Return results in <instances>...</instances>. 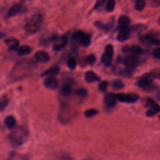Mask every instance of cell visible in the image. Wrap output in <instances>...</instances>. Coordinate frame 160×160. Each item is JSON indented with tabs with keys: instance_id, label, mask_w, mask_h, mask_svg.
<instances>
[{
	"instance_id": "8",
	"label": "cell",
	"mask_w": 160,
	"mask_h": 160,
	"mask_svg": "<svg viewBox=\"0 0 160 160\" xmlns=\"http://www.w3.org/2000/svg\"><path fill=\"white\" fill-rule=\"evenodd\" d=\"M27 8L25 4L22 3H18L12 5L7 11L6 17V18H10L19 14L24 13L26 11Z\"/></svg>"
},
{
	"instance_id": "4",
	"label": "cell",
	"mask_w": 160,
	"mask_h": 160,
	"mask_svg": "<svg viewBox=\"0 0 160 160\" xmlns=\"http://www.w3.org/2000/svg\"><path fill=\"white\" fill-rule=\"evenodd\" d=\"M155 78H156L155 71L145 73L139 78L136 82V85L146 90L152 89L154 87L152 82Z\"/></svg>"
},
{
	"instance_id": "41",
	"label": "cell",
	"mask_w": 160,
	"mask_h": 160,
	"mask_svg": "<svg viewBox=\"0 0 160 160\" xmlns=\"http://www.w3.org/2000/svg\"><path fill=\"white\" fill-rule=\"evenodd\" d=\"M159 119H160V115L159 116Z\"/></svg>"
},
{
	"instance_id": "25",
	"label": "cell",
	"mask_w": 160,
	"mask_h": 160,
	"mask_svg": "<svg viewBox=\"0 0 160 160\" xmlns=\"http://www.w3.org/2000/svg\"><path fill=\"white\" fill-rule=\"evenodd\" d=\"M124 84L119 79L114 80L112 83V88L114 90H120L123 89Z\"/></svg>"
},
{
	"instance_id": "29",
	"label": "cell",
	"mask_w": 160,
	"mask_h": 160,
	"mask_svg": "<svg viewBox=\"0 0 160 160\" xmlns=\"http://www.w3.org/2000/svg\"><path fill=\"white\" fill-rule=\"evenodd\" d=\"M66 64L68 66V67L70 69H74L76 68L77 66V61L76 59L74 58V57H70L69 58H68V59L67 60L66 62Z\"/></svg>"
},
{
	"instance_id": "7",
	"label": "cell",
	"mask_w": 160,
	"mask_h": 160,
	"mask_svg": "<svg viewBox=\"0 0 160 160\" xmlns=\"http://www.w3.org/2000/svg\"><path fill=\"white\" fill-rule=\"evenodd\" d=\"M114 54V48L112 44H108L105 47L104 53L101 57V62L106 66H110L112 62V56Z\"/></svg>"
},
{
	"instance_id": "1",
	"label": "cell",
	"mask_w": 160,
	"mask_h": 160,
	"mask_svg": "<svg viewBox=\"0 0 160 160\" xmlns=\"http://www.w3.org/2000/svg\"><path fill=\"white\" fill-rule=\"evenodd\" d=\"M36 63L31 59H22L18 61L9 74L10 82H16L29 76L36 68Z\"/></svg>"
},
{
	"instance_id": "9",
	"label": "cell",
	"mask_w": 160,
	"mask_h": 160,
	"mask_svg": "<svg viewBox=\"0 0 160 160\" xmlns=\"http://www.w3.org/2000/svg\"><path fill=\"white\" fill-rule=\"evenodd\" d=\"M116 96L118 101L124 103H134L139 99V96L135 93H119Z\"/></svg>"
},
{
	"instance_id": "24",
	"label": "cell",
	"mask_w": 160,
	"mask_h": 160,
	"mask_svg": "<svg viewBox=\"0 0 160 160\" xmlns=\"http://www.w3.org/2000/svg\"><path fill=\"white\" fill-rule=\"evenodd\" d=\"M71 92V86L69 84H64L60 90V93L62 96L67 97L70 95Z\"/></svg>"
},
{
	"instance_id": "40",
	"label": "cell",
	"mask_w": 160,
	"mask_h": 160,
	"mask_svg": "<svg viewBox=\"0 0 160 160\" xmlns=\"http://www.w3.org/2000/svg\"><path fill=\"white\" fill-rule=\"evenodd\" d=\"M4 36H5V34H3L2 32H1V38L2 39Z\"/></svg>"
},
{
	"instance_id": "23",
	"label": "cell",
	"mask_w": 160,
	"mask_h": 160,
	"mask_svg": "<svg viewBox=\"0 0 160 160\" xmlns=\"http://www.w3.org/2000/svg\"><path fill=\"white\" fill-rule=\"evenodd\" d=\"M60 69L59 68L58 66H53L51 67L49 69H48L46 71H44L41 76H54L56 75L57 74L59 73Z\"/></svg>"
},
{
	"instance_id": "2",
	"label": "cell",
	"mask_w": 160,
	"mask_h": 160,
	"mask_svg": "<svg viewBox=\"0 0 160 160\" xmlns=\"http://www.w3.org/2000/svg\"><path fill=\"white\" fill-rule=\"evenodd\" d=\"M28 136V131L22 126H18L10 132L8 136V139L11 145L19 146L25 143Z\"/></svg>"
},
{
	"instance_id": "31",
	"label": "cell",
	"mask_w": 160,
	"mask_h": 160,
	"mask_svg": "<svg viewBox=\"0 0 160 160\" xmlns=\"http://www.w3.org/2000/svg\"><path fill=\"white\" fill-rule=\"evenodd\" d=\"M74 94L78 97L81 98H86V96L87 95V90L83 88H78L75 91Z\"/></svg>"
},
{
	"instance_id": "11",
	"label": "cell",
	"mask_w": 160,
	"mask_h": 160,
	"mask_svg": "<svg viewBox=\"0 0 160 160\" xmlns=\"http://www.w3.org/2000/svg\"><path fill=\"white\" fill-rule=\"evenodd\" d=\"M122 52L124 53H130L133 54H141L144 52V50L139 46L137 45H126L122 47Z\"/></svg>"
},
{
	"instance_id": "26",
	"label": "cell",
	"mask_w": 160,
	"mask_h": 160,
	"mask_svg": "<svg viewBox=\"0 0 160 160\" xmlns=\"http://www.w3.org/2000/svg\"><path fill=\"white\" fill-rule=\"evenodd\" d=\"M147 28V26L142 24H138L136 25H134L131 27V32H141L144 30H145Z\"/></svg>"
},
{
	"instance_id": "38",
	"label": "cell",
	"mask_w": 160,
	"mask_h": 160,
	"mask_svg": "<svg viewBox=\"0 0 160 160\" xmlns=\"http://www.w3.org/2000/svg\"><path fill=\"white\" fill-rule=\"evenodd\" d=\"M160 5V0H152V6L156 7Z\"/></svg>"
},
{
	"instance_id": "28",
	"label": "cell",
	"mask_w": 160,
	"mask_h": 160,
	"mask_svg": "<svg viewBox=\"0 0 160 160\" xmlns=\"http://www.w3.org/2000/svg\"><path fill=\"white\" fill-rule=\"evenodd\" d=\"M146 6L145 0H136L134 4L135 9L138 11H141L144 9Z\"/></svg>"
},
{
	"instance_id": "32",
	"label": "cell",
	"mask_w": 160,
	"mask_h": 160,
	"mask_svg": "<svg viewBox=\"0 0 160 160\" xmlns=\"http://www.w3.org/2000/svg\"><path fill=\"white\" fill-rule=\"evenodd\" d=\"M99 113V111L96 109H88L84 112V116L86 118H91Z\"/></svg>"
},
{
	"instance_id": "33",
	"label": "cell",
	"mask_w": 160,
	"mask_h": 160,
	"mask_svg": "<svg viewBox=\"0 0 160 160\" xmlns=\"http://www.w3.org/2000/svg\"><path fill=\"white\" fill-rule=\"evenodd\" d=\"M85 61L87 64H89V65H92L93 64L95 61H96V57L93 54H89L88 55L86 59H85Z\"/></svg>"
},
{
	"instance_id": "30",
	"label": "cell",
	"mask_w": 160,
	"mask_h": 160,
	"mask_svg": "<svg viewBox=\"0 0 160 160\" xmlns=\"http://www.w3.org/2000/svg\"><path fill=\"white\" fill-rule=\"evenodd\" d=\"M9 103V99L8 97L5 95L2 96L1 98V102H0V110L1 111H2L8 105Z\"/></svg>"
},
{
	"instance_id": "34",
	"label": "cell",
	"mask_w": 160,
	"mask_h": 160,
	"mask_svg": "<svg viewBox=\"0 0 160 160\" xmlns=\"http://www.w3.org/2000/svg\"><path fill=\"white\" fill-rule=\"evenodd\" d=\"M108 86V82L106 81H103L101 82L98 86L99 90L102 92H104L106 90Z\"/></svg>"
},
{
	"instance_id": "10",
	"label": "cell",
	"mask_w": 160,
	"mask_h": 160,
	"mask_svg": "<svg viewBox=\"0 0 160 160\" xmlns=\"http://www.w3.org/2000/svg\"><path fill=\"white\" fill-rule=\"evenodd\" d=\"M117 96L113 92H108L104 97V103L108 109L113 108L116 104Z\"/></svg>"
},
{
	"instance_id": "13",
	"label": "cell",
	"mask_w": 160,
	"mask_h": 160,
	"mask_svg": "<svg viewBox=\"0 0 160 160\" xmlns=\"http://www.w3.org/2000/svg\"><path fill=\"white\" fill-rule=\"evenodd\" d=\"M114 24V18H112L109 22H108L106 24H104L101 21H97L94 22V24L96 27L97 29L102 30L104 31H109L111 29V28L113 27Z\"/></svg>"
},
{
	"instance_id": "18",
	"label": "cell",
	"mask_w": 160,
	"mask_h": 160,
	"mask_svg": "<svg viewBox=\"0 0 160 160\" xmlns=\"http://www.w3.org/2000/svg\"><path fill=\"white\" fill-rule=\"evenodd\" d=\"M131 23V19L129 18L126 15L121 16L118 20V29L126 28L129 26Z\"/></svg>"
},
{
	"instance_id": "20",
	"label": "cell",
	"mask_w": 160,
	"mask_h": 160,
	"mask_svg": "<svg viewBox=\"0 0 160 160\" xmlns=\"http://www.w3.org/2000/svg\"><path fill=\"white\" fill-rule=\"evenodd\" d=\"M4 124L8 129H12L16 125V119L12 116H8L4 119Z\"/></svg>"
},
{
	"instance_id": "36",
	"label": "cell",
	"mask_w": 160,
	"mask_h": 160,
	"mask_svg": "<svg viewBox=\"0 0 160 160\" xmlns=\"http://www.w3.org/2000/svg\"><path fill=\"white\" fill-rule=\"evenodd\" d=\"M156 104H157V102L151 98H146V106H147V107L151 108Z\"/></svg>"
},
{
	"instance_id": "17",
	"label": "cell",
	"mask_w": 160,
	"mask_h": 160,
	"mask_svg": "<svg viewBox=\"0 0 160 160\" xmlns=\"http://www.w3.org/2000/svg\"><path fill=\"white\" fill-rule=\"evenodd\" d=\"M54 41H56V42L53 45V49L54 51H59L62 49L66 46L68 42V40L65 36L61 37L59 39H56V36Z\"/></svg>"
},
{
	"instance_id": "6",
	"label": "cell",
	"mask_w": 160,
	"mask_h": 160,
	"mask_svg": "<svg viewBox=\"0 0 160 160\" xmlns=\"http://www.w3.org/2000/svg\"><path fill=\"white\" fill-rule=\"evenodd\" d=\"M72 39L83 47L88 46L91 43V38L89 34L81 30L74 32L72 34Z\"/></svg>"
},
{
	"instance_id": "35",
	"label": "cell",
	"mask_w": 160,
	"mask_h": 160,
	"mask_svg": "<svg viewBox=\"0 0 160 160\" xmlns=\"http://www.w3.org/2000/svg\"><path fill=\"white\" fill-rule=\"evenodd\" d=\"M105 1H106V0H97L94 4V9L96 11H99L101 9V8L103 6Z\"/></svg>"
},
{
	"instance_id": "19",
	"label": "cell",
	"mask_w": 160,
	"mask_h": 160,
	"mask_svg": "<svg viewBox=\"0 0 160 160\" xmlns=\"http://www.w3.org/2000/svg\"><path fill=\"white\" fill-rule=\"evenodd\" d=\"M4 42L11 50H15L19 45V41L14 37L8 38L4 39Z\"/></svg>"
},
{
	"instance_id": "42",
	"label": "cell",
	"mask_w": 160,
	"mask_h": 160,
	"mask_svg": "<svg viewBox=\"0 0 160 160\" xmlns=\"http://www.w3.org/2000/svg\"><path fill=\"white\" fill-rule=\"evenodd\" d=\"M159 22H160V17H159Z\"/></svg>"
},
{
	"instance_id": "15",
	"label": "cell",
	"mask_w": 160,
	"mask_h": 160,
	"mask_svg": "<svg viewBox=\"0 0 160 160\" xmlns=\"http://www.w3.org/2000/svg\"><path fill=\"white\" fill-rule=\"evenodd\" d=\"M34 56L38 61L42 62V63L47 62L50 59L49 54L47 52H46L44 51H42V50L36 52Z\"/></svg>"
},
{
	"instance_id": "39",
	"label": "cell",
	"mask_w": 160,
	"mask_h": 160,
	"mask_svg": "<svg viewBox=\"0 0 160 160\" xmlns=\"http://www.w3.org/2000/svg\"><path fill=\"white\" fill-rule=\"evenodd\" d=\"M155 73H156V78L160 79V69H158L156 71H154Z\"/></svg>"
},
{
	"instance_id": "5",
	"label": "cell",
	"mask_w": 160,
	"mask_h": 160,
	"mask_svg": "<svg viewBox=\"0 0 160 160\" xmlns=\"http://www.w3.org/2000/svg\"><path fill=\"white\" fill-rule=\"evenodd\" d=\"M118 62L124 64L125 67L129 69L134 71L136 68L140 64L141 59L137 54H130L124 57H119L117 59Z\"/></svg>"
},
{
	"instance_id": "37",
	"label": "cell",
	"mask_w": 160,
	"mask_h": 160,
	"mask_svg": "<svg viewBox=\"0 0 160 160\" xmlns=\"http://www.w3.org/2000/svg\"><path fill=\"white\" fill-rule=\"evenodd\" d=\"M152 56L156 59H160V47L154 49L152 51Z\"/></svg>"
},
{
	"instance_id": "12",
	"label": "cell",
	"mask_w": 160,
	"mask_h": 160,
	"mask_svg": "<svg viewBox=\"0 0 160 160\" xmlns=\"http://www.w3.org/2000/svg\"><path fill=\"white\" fill-rule=\"evenodd\" d=\"M131 32V27H126L123 28H121L119 29V32L116 36V39L118 41L123 42L127 40Z\"/></svg>"
},
{
	"instance_id": "21",
	"label": "cell",
	"mask_w": 160,
	"mask_h": 160,
	"mask_svg": "<svg viewBox=\"0 0 160 160\" xmlns=\"http://www.w3.org/2000/svg\"><path fill=\"white\" fill-rule=\"evenodd\" d=\"M159 112H160V106L157 103L154 106L149 108V109L148 111H146V115L148 117H152Z\"/></svg>"
},
{
	"instance_id": "27",
	"label": "cell",
	"mask_w": 160,
	"mask_h": 160,
	"mask_svg": "<svg viewBox=\"0 0 160 160\" xmlns=\"http://www.w3.org/2000/svg\"><path fill=\"white\" fill-rule=\"evenodd\" d=\"M116 1L115 0H108L106 4L105 9L107 12H112L115 8Z\"/></svg>"
},
{
	"instance_id": "16",
	"label": "cell",
	"mask_w": 160,
	"mask_h": 160,
	"mask_svg": "<svg viewBox=\"0 0 160 160\" xmlns=\"http://www.w3.org/2000/svg\"><path fill=\"white\" fill-rule=\"evenodd\" d=\"M84 79L88 83H93L99 81L101 78L94 72L92 71H88L84 74Z\"/></svg>"
},
{
	"instance_id": "14",
	"label": "cell",
	"mask_w": 160,
	"mask_h": 160,
	"mask_svg": "<svg viewBox=\"0 0 160 160\" xmlns=\"http://www.w3.org/2000/svg\"><path fill=\"white\" fill-rule=\"evenodd\" d=\"M43 84L46 88L51 90H54L57 88L58 82L57 79L54 77H53L52 76H49L44 80Z\"/></svg>"
},
{
	"instance_id": "22",
	"label": "cell",
	"mask_w": 160,
	"mask_h": 160,
	"mask_svg": "<svg viewBox=\"0 0 160 160\" xmlns=\"http://www.w3.org/2000/svg\"><path fill=\"white\" fill-rule=\"evenodd\" d=\"M31 48L28 45H22L20 46L17 50L18 54L20 56L29 54L31 53Z\"/></svg>"
},
{
	"instance_id": "3",
	"label": "cell",
	"mask_w": 160,
	"mask_h": 160,
	"mask_svg": "<svg viewBox=\"0 0 160 160\" xmlns=\"http://www.w3.org/2000/svg\"><path fill=\"white\" fill-rule=\"evenodd\" d=\"M44 14L41 12L34 13L26 21L24 28L29 34H34L38 32L43 22Z\"/></svg>"
}]
</instances>
